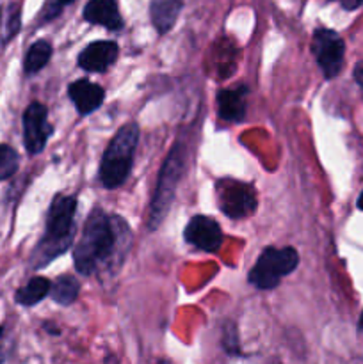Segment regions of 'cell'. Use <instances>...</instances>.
<instances>
[{
    "label": "cell",
    "mask_w": 363,
    "mask_h": 364,
    "mask_svg": "<svg viewBox=\"0 0 363 364\" xmlns=\"http://www.w3.org/2000/svg\"><path fill=\"white\" fill-rule=\"evenodd\" d=\"M18 153L11 146L0 144V180H7L13 176L18 169Z\"/></svg>",
    "instance_id": "ac0fdd59"
},
{
    "label": "cell",
    "mask_w": 363,
    "mask_h": 364,
    "mask_svg": "<svg viewBox=\"0 0 363 364\" xmlns=\"http://www.w3.org/2000/svg\"><path fill=\"white\" fill-rule=\"evenodd\" d=\"M78 291H80V283L73 276H60L53 281L50 294L52 299L60 306H68L75 302Z\"/></svg>",
    "instance_id": "e0dca14e"
},
{
    "label": "cell",
    "mask_w": 363,
    "mask_h": 364,
    "mask_svg": "<svg viewBox=\"0 0 363 364\" xmlns=\"http://www.w3.org/2000/svg\"><path fill=\"white\" fill-rule=\"evenodd\" d=\"M184 237L187 244L194 245L196 249L205 252L219 251L223 244V231L214 219L205 215H196L189 220L185 226Z\"/></svg>",
    "instance_id": "9c48e42d"
},
{
    "label": "cell",
    "mask_w": 363,
    "mask_h": 364,
    "mask_svg": "<svg viewBox=\"0 0 363 364\" xmlns=\"http://www.w3.org/2000/svg\"><path fill=\"white\" fill-rule=\"evenodd\" d=\"M132 244L128 224L117 215H107L95 208L89 213L82 237L73 251L75 269L82 276H93L98 270L117 269L123 263Z\"/></svg>",
    "instance_id": "6da1fadb"
},
{
    "label": "cell",
    "mask_w": 363,
    "mask_h": 364,
    "mask_svg": "<svg viewBox=\"0 0 363 364\" xmlns=\"http://www.w3.org/2000/svg\"><path fill=\"white\" fill-rule=\"evenodd\" d=\"M246 92L248 87L223 89L217 92V114L228 123H238L246 116Z\"/></svg>",
    "instance_id": "4fadbf2b"
},
{
    "label": "cell",
    "mask_w": 363,
    "mask_h": 364,
    "mask_svg": "<svg viewBox=\"0 0 363 364\" xmlns=\"http://www.w3.org/2000/svg\"><path fill=\"white\" fill-rule=\"evenodd\" d=\"M358 329L362 331L363 329V313H362V316H359V322H358Z\"/></svg>",
    "instance_id": "cb8c5ba5"
},
{
    "label": "cell",
    "mask_w": 363,
    "mask_h": 364,
    "mask_svg": "<svg viewBox=\"0 0 363 364\" xmlns=\"http://www.w3.org/2000/svg\"><path fill=\"white\" fill-rule=\"evenodd\" d=\"M73 0H46L45 7L41 11V21H50L53 18H57L60 14V11L64 9V6L71 4Z\"/></svg>",
    "instance_id": "d6986e66"
},
{
    "label": "cell",
    "mask_w": 363,
    "mask_h": 364,
    "mask_svg": "<svg viewBox=\"0 0 363 364\" xmlns=\"http://www.w3.org/2000/svg\"><path fill=\"white\" fill-rule=\"evenodd\" d=\"M68 95H70L71 102L75 103L80 116H88V114L95 112L103 103V98H105V91L98 84L88 80V78L75 80L68 87Z\"/></svg>",
    "instance_id": "8fae6325"
},
{
    "label": "cell",
    "mask_w": 363,
    "mask_h": 364,
    "mask_svg": "<svg viewBox=\"0 0 363 364\" xmlns=\"http://www.w3.org/2000/svg\"><path fill=\"white\" fill-rule=\"evenodd\" d=\"M312 52L327 80L340 73L342 66H344L345 45L344 39L337 32L331 28H317L313 32Z\"/></svg>",
    "instance_id": "52a82bcc"
},
{
    "label": "cell",
    "mask_w": 363,
    "mask_h": 364,
    "mask_svg": "<svg viewBox=\"0 0 363 364\" xmlns=\"http://www.w3.org/2000/svg\"><path fill=\"white\" fill-rule=\"evenodd\" d=\"M358 208L363 212V192H362V194H359V198H358Z\"/></svg>",
    "instance_id": "603a6c76"
},
{
    "label": "cell",
    "mask_w": 363,
    "mask_h": 364,
    "mask_svg": "<svg viewBox=\"0 0 363 364\" xmlns=\"http://www.w3.org/2000/svg\"><path fill=\"white\" fill-rule=\"evenodd\" d=\"M50 57H52V45L45 39H39L36 41L31 48L27 50V55H25V63H23V70L27 75H34L38 73L39 70L48 64Z\"/></svg>",
    "instance_id": "2e32d148"
},
{
    "label": "cell",
    "mask_w": 363,
    "mask_h": 364,
    "mask_svg": "<svg viewBox=\"0 0 363 364\" xmlns=\"http://www.w3.org/2000/svg\"><path fill=\"white\" fill-rule=\"evenodd\" d=\"M219 210L230 219H244L256 210V191L251 183L237 180H219L216 183Z\"/></svg>",
    "instance_id": "8992f818"
},
{
    "label": "cell",
    "mask_w": 363,
    "mask_h": 364,
    "mask_svg": "<svg viewBox=\"0 0 363 364\" xmlns=\"http://www.w3.org/2000/svg\"><path fill=\"white\" fill-rule=\"evenodd\" d=\"M340 4H342V7H344V9L354 11V9H358L359 6H362L363 0H340Z\"/></svg>",
    "instance_id": "7402d4cb"
},
{
    "label": "cell",
    "mask_w": 363,
    "mask_h": 364,
    "mask_svg": "<svg viewBox=\"0 0 363 364\" xmlns=\"http://www.w3.org/2000/svg\"><path fill=\"white\" fill-rule=\"evenodd\" d=\"M6 329H0V364H4V361H6Z\"/></svg>",
    "instance_id": "ffe728a7"
},
{
    "label": "cell",
    "mask_w": 363,
    "mask_h": 364,
    "mask_svg": "<svg viewBox=\"0 0 363 364\" xmlns=\"http://www.w3.org/2000/svg\"><path fill=\"white\" fill-rule=\"evenodd\" d=\"M75 212L77 199L71 196H57L46 215L45 233L32 252L31 263L34 269H43L71 247L75 237Z\"/></svg>",
    "instance_id": "7a4b0ae2"
},
{
    "label": "cell",
    "mask_w": 363,
    "mask_h": 364,
    "mask_svg": "<svg viewBox=\"0 0 363 364\" xmlns=\"http://www.w3.org/2000/svg\"><path fill=\"white\" fill-rule=\"evenodd\" d=\"M184 7V0H152L149 16L152 23L160 34H166L177 23V18Z\"/></svg>",
    "instance_id": "5bb4252c"
},
{
    "label": "cell",
    "mask_w": 363,
    "mask_h": 364,
    "mask_svg": "<svg viewBox=\"0 0 363 364\" xmlns=\"http://www.w3.org/2000/svg\"><path fill=\"white\" fill-rule=\"evenodd\" d=\"M84 20L93 25H102L109 31H120L123 27L116 0H89L84 7Z\"/></svg>",
    "instance_id": "7c38bea8"
},
{
    "label": "cell",
    "mask_w": 363,
    "mask_h": 364,
    "mask_svg": "<svg viewBox=\"0 0 363 364\" xmlns=\"http://www.w3.org/2000/svg\"><path fill=\"white\" fill-rule=\"evenodd\" d=\"M120 48L114 41H95L85 46L78 55V66L89 73H102L112 66Z\"/></svg>",
    "instance_id": "30bf717a"
},
{
    "label": "cell",
    "mask_w": 363,
    "mask_h": 364,
    "mask_svg": "<svg viewBox=\"0 0 363 364\" xmlns=\"http://www.w3.org/2000/svg\"><path fill=\"white\" fill-rule=\"evenodd\" d=\"M139 144V127L125 124L117 130L103 153L100 164V181L105 188H117L125 183L134 162V151Z\"/></svg>",
    "instance_id": "3957f363"
},
{
    "label": "cell",
    "mask_w": 363,
    "mask_h": 364,
    "mask_svg": "<svg viewBox=\"0 0 363 364\" xmlns=\"http://www.w3.org/2000/svg\"><path fill=\"white\" fill-rule=\"evenodd\" d=\"M182 174H184V149L180 144H174L167 159L164 160L159 180H157V188L153 192L152 208H149V228L152 230H157L169 213Z\"/></svg>",
    "instance_id": "277c9868"
},
{
    "label": "cell",
    "mask_w": 363,
    "mask_h": 364,
    "mask_svg": "<svg viewBox=\"0 0 363 364\" xmlns=\"http://www.w3.org/2000/svg\"><path fill=\"white\" fill-rule=\"evenodd\" d=\"M354 80H356V84L359 85V89H362V92H363V60H362V63L356 64V68H354Z\"/></svg>",
    "instance_id": "44dd1931"
},
{
    "label": "cell",
    "mask_w": 363,
    "mask_h": 364,
    "mask_svg": "<svg viewBox=\"0 0 363 364\" xmlns=\"http://www.w3.org/2000/svg\"><path fill=\"white\" fill-rule=\"evenodd\" d=\"M299 265V255L294 247H267L249 272V283L258 290H270L280 284L281 277L294 272Z\"/></svg>",
    "instance_id": "5b68a950"
},
{
    "label": "cell",
    "mask_w": 363,
    "mask_h": 364,
    "mask_svg": "<svg viewBox=\"0 0 363 364\" xmlns=\"http://www.w3.org/2000/svg\"><path fill=\"white\" fill-rule=\"evenodd\" d=\"M50 281L46 277H32L23 288L16 291V302L21 306H34L50 294Z\"/></svg>",
    "instance_id": "9a60e30c"
},
{
    "label": "cell",
    "mask_w": 363,
    "mask_h": 364,
    "mask_svg": "<svg viewBox=\"0 0 363 364\" xmlns=\"http://www.w3.org/2000/svg\"><path fill=\"white\" fill-rule=\"evenodd\" d=\"M53 128L48 124V110L43 103H31L23 112V142L28 155H39Z\"/></svg>",
    "instance_id": "ba28073f"
}]
</instances>
